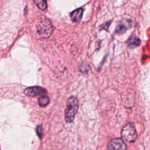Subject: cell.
Masks as SVG:
<instances>
[{
    "instance_id": "cell-1",
    "label": "cell",
    "mask_w": 150,
    "mask_h": 150,
    "mask_svg": "<svg viewBox=\"0 0 150 150\" xmlns=\"http://www.w3.org/2000/svg\"><path fill=\"white\" fill-rule=\"evenodd\" d=\"M79 106V102L76 97L71 96L68 98L64 111L65 120L67 122H73L78 111Z\"/></svg>"
},
{
    "instance_id": "cell-2",
    "label": "cell",
    "mask_w": 150,
    "mask_h": 150,
    "mask_svg": "<svg viewBox=\"0 0 150 150\" xmlns=\"http://www.w3.org/2000/svg\"><path fill=\"white\" fill-rule=\"evenodd\" d=\"M36 30L41 38H47L52 35L53 26L51 22L47 18L42 17L37 22Z\"/></svg>"
},
{
    "instance_id": "cell-3",
    "label": "cell",
    "mask_w": 150,
    "mask_h": 150,
    "mask_svg": "<svg viewBox=\"0 0 150 150\" xmlns=\"http://www.w3.org/2000/svg\"><path fill=\"white\" fill-rule=\"evenodd\" d=\"M121 137L128 142H133L136 141L138 135L133 122H129L125 125L121 131Z\"/></svg>"
},
{
    "instance_id": "cell-4",
    "label": "cell",
    "mask_w": 150,
    "mask_h": 150,
    "mask_svg": "<svg viewBox=\"0 0 150 150\" xmlns=\"http://www.w3.org/2000/svg\"><path fill=\"white\" fill-rule=\"evenodd\" d=\"M107 149L108 150H127V146L122 139L116 138L108 142Z\"/></svg>"
},
{
    "instance_id": "cell-5",
    "label": "cell",
    "mask_w": 150,
    "mask_h": 150,
    "mask_svg": "<svg viewBox=\"0 0 150 150\" xmlns=\"http://www.w3.org/2000/svg\"><path fill=\"white\" fill-rule=\"evenodd\" d=\"M24 94L27 96L35 97L37 96L45 95L47 91L44 88L40 86H32L26 88L24 90Z\"/></svg>"
},
{
    "instance_id": "cell-6",
    "label": "cell",
    "mask_w": 150,
    "mask_h": 150,
    "mask_svg": "<svg viewBox=\"0 0 150 150\" xmlns=\"http://www.w3.org/2000/svg\"><path fill=\"white\" fill-rule=\"evenodd\" d=\"M83 11H84V9L83 8H77L74 10L70 14V17L71 20L74 22H80L83 17Z\"/></svg>"
},
{
    "instance_id": "cell-7",
    "label": "cell",
    "mask_w": 150,
    "mask_h": 150,
    "mask_svg": "<svg viewBox=\"0 0 150 150\" xmlns=\"http://www.w3.org/2000/svg\"><path fill=\"white\" fill-rule=\"evenodd\" d=\"M141 41L139 38L135 36H132L128 40L127 45L129 48L134 49L139 46L141 44Z\"/></svg>"
},
{
    "instance_id": "cell-8",
    "label": "cell",
    "mask_w": 150,
    "mask_h": 150,
    "mask_svg": "<svg viewBox=\"0 0 150 150\" xmlns=\"http://www.w3.org/2000/svg\"><path fill=\"white\" fill-rule=\"evenodd\" d=\"M49 103V98L46 95H42L38 98V103L40 107H45Z\"/></svg>"
},
{
    "instance_id": "cell-9",
    "label": "cell",
    "mask_w": 150,
    "mask_h": 150,
    "mask_svg": "<svg viewBox=\"0 0 150 150\" xmlns=\"http://www.w3.org/2000/svg\"><path fill=\"white\" fill-rule=\"evenodd\" d=\"M35 5L41 10H45L47 8L46 0H33Z\"/></svg>"
},
{
    "instance_id": "cell-10",
    "label": "cell",
    "mask_w": 150,
    "mask_h": 150,
    "mask_svg": "<svg viewBox=\"0 0 150 150\" xmlns=\"http://www.w3.org/2000/svg\"><path fill=\"white\" fill-rule=\"evenodd\" d=\"M125 25H118L117 29H116V33H123L124 32H125L127 28L125 26Z\"/></svg>"
},
{
    "instance_id": "cell-11",
    "label": "cell",
    "mask_w": 150,
    "mask_h": 150,
    "mask_svg": "<svg viewBox=\"0 0 150 150\" xmlns=\"http://www.w3.org/2000/svg\"><path fill=\"white\" fill-rule=\"evenodd\" d=\"M36 132H37V134L39 136V137L40 138H42V137L43 135V128L41 125L38 126V127L36 128Z\"/></svg>"
}]
</instances>
